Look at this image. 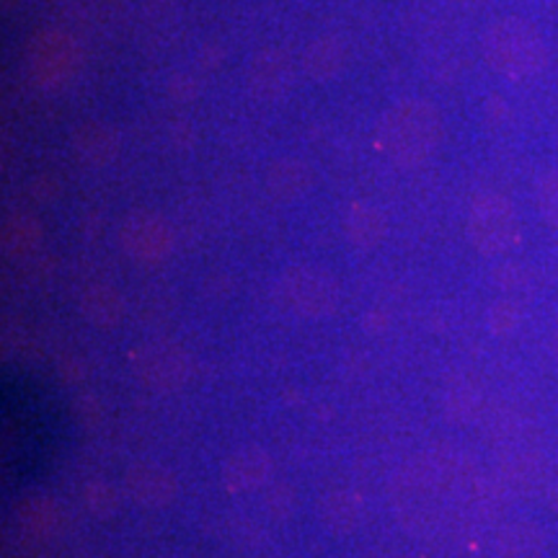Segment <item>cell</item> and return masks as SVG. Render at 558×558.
I'll list each match as a JSON object with an SVG mask.
<instances>
[{
    "label": "cell",
    "instance_id": "52a82bcc",
    "mask_svg": "<svg viewBox=\"0 0 558 558\" xmlns=\"http://www.w3.org/2000/svg\"><path fill=\"white\" fill-rule=\"evenodd\" d=\"M469 239L484 256L507 254L520 243V220L512 202L501 194H481L469 213Z\"/></svg>",
    "mask_w": 558,
    "mask_h": 558
},
{
    "label": "cell",
    "instance_id": "d4e9b609",
    "mask_svg": "<svg viewBox=\"0 0 558 558\" xmlns=\"http://www.w3.org/2000/svg\"><path fill=\"white\" fill-rule=\"evenodd\" d=\"M169 96L173 101H181V104H190L199 96V81L194 78V75H186V73H179L173 75L169 81Z\"/></svg>",
    "mask_w": 558,
    "mask_h": 558
},
{
    "label": "cell",
    "instance_id": "4fadbf2b",
    "mask_svg": "<svg viewBox=\"0 0 558 558\" xmlns=\"http://www.w3.org/2000/svg\"><path fill=\"white\" fill-rule=\"evenodd\" d=\"M347 241L360 251L378 248L388 235V218L386 213L369 199H354L347 209L344 218Z\"/></svg>",
    "mask_w": 558,
    "mask_h": 558
},
{
    "label": "cell",
    "instance_id": "9c48e42d",
    "mask_svg": "<svg viewBox=\"0 0 558 558\" xmlns=\"http://www.w3.org/2000/svg\"><path fill=\"white\" fill-rule=\"evenodd\" d=\"M295 83V62L282 47H264L248 60L246 88L256 101L277 104L288 99Z\"/></svg>",
    "mask_w": 558,
    "mask_h": 558
},
{
    "label": "cell",
    "instance_id": "3957f363",
    "mask_svg": "<svg viewBox=\"0 0 558 558\" xmlns=\"http://www.w3.org/2000/svg\"><path fill=\"white\" fill-rule=\"evenodd\" d=\"M481 50L488 65L509 81H527L546 68V41L533 24L520 16L494 21L484 32Z\"/></svg>",
    "mask_w": 558,
    "mask_h": 558
},
{
    "label": "cell",
    "instance_id": "ffe728a7",
    "mask_svg": "<svg viewBox=\"0 0 558 558\" xmlns=\"http://www.w3.org/2000/svg\"><path fill=\"white\" fill-rule=\"evenodd\" d=\"M45 241V228L37 215L32 213H11L9 218L3 220V251L5 256H13V259H24V256H32L34 251L41 246Z\"/></svg>",
    "mask_w": 558,
    "mask_h": 558
},
{
    "label": "cell",
    "instance_id": "44dd1931",
    "mask_svg": "<svg viewBox=\"0 0 558 558\" xmlns=\"http://www.w3.org/2000/svg\"><path fill=\"white\" fill-rule=\"evenodd\" d=\"M442 409L452 424H473L484 411V396L471 378H452L442 390Z\"/></svg>",
    "mask_w": 558,
    "mask_h": 558
},
{
    "label": "cell",
    "instance_id": "484cf974",
    "mask_svg": "<svg viewBox=\"0 0 558 558\" xmlns=\"http://www.w3.org/2000/svg\"><path fill=\"white\" fill-rule=\"evenodd\" d=\"M554 354L558 360V318H556V326H554Z\"/></svg>",
    "mask_w": 558,
    "mask_h": 558
},
{
    "label": "cell",
    "instance_id": "7a4b0ae2",
    "mask_svg": "<svg viewBox=\"0 0 558 558\" xmlns=\"http://www.w3.org/2000/svg\"><path fill=\"white\" fill-rule=\"evenodd\" d=\"M442 140V117L427 99H401L378 122V148L399 169H416Z\"/></svg>",
    "mask_w": 558,
    "mask_h": 558
},
{
    "label": "cell",
    "instance_id": "5b68a950",
    "mask_svg": "<svg viewBox=\"0 0 558 558\" xmlns=\"http://www.w3.org/2000/svg\"><path fill=\"white\" fill-rule=\"evenodd\" d=\"M277 290L292 313L313 320L333 316L341 300L337 277L316 264H292L279 277Z\"/></svg>",
    "mask_w": 558,
    "mask_h": 558
},
{
    "label": "cell",
    "instance_id": "4316f807",
    "mask_svg": "<svg viewBox=\"0 0 558 558\" xmlns=\"http://www.w3.org/2000/svg\"><path fill=\"white\" fill-rule=\"evenodd\" d=\"M19 0H3V9H11V5H16Z\"/></svg>",
    "mask_w": 558,
    "mask_h": 558
},
{
    "label": "cell",
    "instance_id": "8fae6325",
    "mask_svg": "<svg viewBox=\"0 0 558 558\" xmlns=\"http://www.w3.org/2000/svg\"><path fill=\"white\" fill-rule=\"evenodd\" d=\"M70 150L86 169H107L120 156V132L101 120H86L70 132Z\"/></svg>",
    "mask_w": 558,
    "mask_h": 558
},
{
    "label": "cell",
    "instance_id": "603a6c76",
    "mask_svg": "<svg viewBox=\"0 0 558 558\" xmlns=\"http://www.w3.org/2000/svg\"><path fill=\"white\" fill-rule=\"evenodd\" d=\"M486 324L494 337H509V333L518 331L522 324L520 305L512 303V300H497L486 313Z\"/></svg>",
    "mask_w": 558,
    "mask_h": 558
},
{
    "label": "cell",
    "instance_id": "30bf717a",
    "mask_svg": "<svg viewBox=\"0 0 558 558\" xmlns=\"http://www.w3.org/2000/svg\"><path fill=\"white\" fill-rule=\"evenodd\" d=\"M179 488V478L173 476V471L160 463H150V460L130 465L124 473V494L145 509L169 507L171 501H177Z\"/></svg>",
    "mask_w": 558,
    "mask_h": 558
},
{
    "label": "cell",
    "instance_id": "9a60e30c",
    "mask_svg": "<svg viewBox=\"0 0 558 558\" xmlns=\"http://www.w3.org/2000/svg\"><path fill=\"white\" fill-rule=\"evenodd\" d=\"M349 60L347 41L337 34H320L305 47L303 52V70L311 81L329 83L344 73Z\"/></svg>",
    "mask_w": 558,
    "mask_h": 558
},
{
    "label": "cell",
    "instance_id": "ac0fdd59",
    "mask_svg": "<svg viewBox=\"0 0 558 558\" xmlns=\"http://www.w3.org/2000/svg\"><path fill=\"white\" fill-rule=\"evenodd\" d=\"M548 550V535L530 520L509 522L497 535L499 558H543Z\"/></svg>",
    "mask_w": 558,
    "mask_h": 558
},
{
    "label": "cell",
    "instance_id": "2e32d148",
    "mask_svg": "<svg viewBox=\"0 0 558 558\" xmlns=\"http://www.w3.org/2000/svg\"><path fill=\"white\" fill-rule=\"evenodd\" d=\"M318 514L333 535H349L365 522V499L354 488H333L320 499Z\"/></svg>",
    "mask_w": 558,
    "mask_h": 558
},
{
    "label": "cell",
    "instance_id": "7c38bea8",
    "mask_svg": "<svg viewBox=\"0 0 558 558\" xmlns=\"http://www.w3.org/2000/svg\"><path fill=\"white\" fill-rule=\"evenodd\" d=\"M271 476V458L259 445H243L222 460L220 481L230 494H246L264 486Z\"/></svg>",
    "mask_w": 558,
    "mask_h": 558
},
{
    "label": "cell",
    "instance_id": "8992f818",
    "mask_svg": "<svg viewBox=\"0 0 558 558\" xmlns=\"http://www.w3.org/2000/svg\"><path fill=\"white\" fill-rule=\"evenodd\" d=\"M130 367L145 388L177 393L192 378V357L179 341L148 339L130 349Z\"/></svg>",
    "mask_w": 558,
    "mask_h": 558
},
{
    "label": "cell",
    "instance_id": "6da1fadb",
    "mask_svg": "<svg viewBox=\"0 0 558 558\" xmlns=\"http://www.w3.org/2000/svg\"><path fill=\"white\" fill-rule=\"evenodd\" d=\"M481 473L469 452L432 448L411 458L393 478V507L401 525L432 533L450 507H469L478 497Z\"/></svg>",
    "mask_w": 558,
    "mask_h": 558
},
{
    "label": "cell",
    "instance_id": "d6986e66",
    "mask_svg": "<svg viewBox=\"0 0 558 558\" xmlns=\"http://www.w3.org/2000/svg\"><path fill=\"white\" fill-rule=\"evenodd\" d=\"M16 520L26 535H32V538H47L60 525V507L50 494H26L16 507Z\"/></svg>",
    "mask_w": 558,
    "mask_h": 558
},
{
    "label": "cell",
    "instance_id": "ba28073f",
    "mask_svg": "<svg viewBox=\"0 0 558 558\" xmlns=\"http://www.w3.org/2000/svg\"><path fill=\"white\" fill-rule=\"evenodd\" d=\"M120 246L132 262L160 264L173 254L177 235L163 215L153 213V209H135L122 220Z\"/></svg>",
    "mask_w": 558,
    "mask_h": 558
},
{
    "label": "cell",
    "instance_id": "5bb4252c",
    "mask_svg": "<svg viewBox=\"0 0 558 558\" xmlns=\"http://www.w3.org/2000/svg\"><path fill=\"white\" fill-rule=\"evenodd\" d=\"M81 316L96 329H117L124 316V298L122 292L109 282H90L81 290L78 298Z\"/></svg>",
    "mask_w": 558,
    "mask_h": 558
},
{
    "label": "cell",
    "instance_id": "7402d4cb",
    "mask_svg": "<svg viewBox=\"0 0 558 558\" xmlns=\"http://www.w3.org/2000/svg\"><path fill=\"white\" fill-rule=\"evenodd\" d=\"M83 501L96 520H111L122 509V492L107 478H94L83 486Z\"/></svg>",
    "mask_w": 558,
    "mask_h": 558
},
{
    "label": "cell",
    "instance_id": "e0dca14e",
    "mask_svg": "<svg viewBox=\"0 0 558 558\" xmlns=\"http://www.w3.org/2000/svg\"><path fill=\"white\" fill-rule=\"evenodd\" d=\"M313 171L303 158H277L267 169V192L279 202H295L311 192Z\"/></svg>",
    "mask_w": 558,
    "mask_h": 558
},
{
    "label": "cell",
    "instance_id": "cb8c5ba5",
    "mask_svg": "<svg viewBox=\"0 0 558 558\" xmlns=\"http://www.w3.org/2000/svg\"><path fill=\"white\" fill-rule=\"evenodd\" d=\"M538 207L543 220L558 228V169L548 171L538 184Z\"/></svg>",
    "mask_w": 558,
    "mask_h": 558
},
{
    "label": "cell",
    "instance_id": "277c9868",
    "mask_svg": "<svg viewBox=\"0 0 558 558\" xmlns=\"http://www.w3.org/2000/svg\"><path fill=\"white\" fill-rule=\"evenodd\" d=\"M83 60H86V54H83L81 41L58 26H45L26 39V73H29L34 86L47 90V94H60V90L73 86V81L83 70Z\"/></svg>",
    "mask_w": 558,
    "mask_h": 558
}]
</instances>
